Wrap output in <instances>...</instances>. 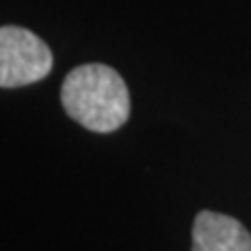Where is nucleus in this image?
<instances>
[{"instance_id": "obj_1", "label": "nucleus", "mask_w": 251, "mask_h": 251, "mask_svg": "<svg viewBox=\"0 0 251 251\" xmlns=\"http://www.w3.org/2000/svg\"><path fill=\"white\" fill-rule=\"evenodd\" d=\"M63 109L92 132H113L130 117V92L113 67L88 63L72 69L61 86Z\"/></svg>"}, {"instance_id": "obj_2", "label": "nucleus", "mask_w": 251, "mask_h": 251, "mask_svg": "<svg viewBox=\"0 0 251 251\" xmlns=\"http://www.w3.org/2000/svg\"><path fill=\"white\" fill-rule=\"evenodd\" d=\"M52 69V52L42 38L19 25L0 29V86L17 88L40 82Z\"/></svg>"}, {"instance_id": "obj_3", "label": "nucleus", "mask_w": 251, "mask_h": 251, "mask_svg": "<svg viewBox=\"0 0 251 251\" xmlns=\"http://www.w3.org/2000/svg\"><path fill=\"white\" fill-rule=\"evenodd\" d=\"M191 251H251V234L239 220L203 209L193 222Z\"/></svg>"}]
</instances>
